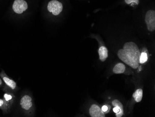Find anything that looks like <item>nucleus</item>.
<instances>
[{
    "label": "nucleus",
    "instance_id": "16",
    "mask_svg": "<svg viewBox=\"0 0 155 117\" xmlns=\"http://www.w3.org/2000/svg\"><path fill=\"white\" fill-rule=\"evenodd\" d=\"M110 106L109 105H104L102 106L101 109L103 112H104V114H107L109 112L110 110Z\"/></svg>",
    "mask_w": 155,
    "mask_h": 117
},
{
    "label": "nucleus",
    "instance_id": "14",
    "mask_svg": "<svg viewBox=\"0 0 155 117\" xmlns=\"http://www.w3.org/2000/svg\"><path fill=\"white\" fill-rule=\"evenodd\" d=\"M148 60V56L146 52H143L140 54V59H139V63H145Z\"/></svg>",
    "mask_w": 155,
    "mask_h": 117
},
{
    "label": "nucleus",
    "instance_id": "8",
    "mask_svg": "<svg viewBox=\"0 0 155 117\" xmlns=\"http://www.w3.org/2000/svg\"><path fill=\"white\" fill-rule=\"evenodd\" d=\"M112 104L115 106L113 111L116 113V116L117 117H122L124 114V108L122 104L119 100L115 99L112 101Z\"/></svg>",
    "mask_w": 155,
    "mask_h": 117
},
{
    "label": "nucleus",
    "instance_id": "9",
    "mask_svg": "<svg viewBox=\"0 0 155 117\" xmlns=\"http://www.w3.org/2000/svg\"><path fill=\"white\" fill-rule=\"evenodd\" d=\"M12 105L9 104L4 98H0V109L2 110L4 114H7L10 111Z\"/></svg>",
    "mask_w": 155,
    "mask_h": 117
},
{
    "label": "nucleus",
    "instance_id": "2",
    "mask_svg": "<svg viewBox=\"0 0 155 117\" xmlns=\"http://www.w3.org/2000/svg\"><path fill=\"white\" fill-rule=\"evenodd\" d=\"M20 105L23 112L27 116H31L35 112V104L31 95L25 94L21 97Z\"/></svg>",
    "mask_w": 155,
    "mask_h": 117
},
{
    "label": "nucleus",
    "instance_id": "13",
    "mask_svg": "<svg viewBox=\"0 0 155 117\" xmlns=\"http://www.w3.org/2000/svg\"><path fill=\"white\" fill-rule=\"evenodd\" d=\"M143 90L141 89H138L133 94V97L137 102H139L141 101L143 98Z\"/></svg>",
    "mask_w": 155,
    "mask_h": 117
},
{
    "label": "nucleus",
    "instance_id": "6",
    "mask_svg": "<svg viewBox=\"0 0 155 117\" xmlns=\"http://www.w3.org/2000/svg\"><path fill=\"white\" fill-rule=\"evenodd\" d=\"M28 8V5L25 0H15L12 9L17 14H21Z\"/></svg>",
    "mask_w": 155,
    "mask_h": 117
},
{
    "label": "nucleus",
    "instance_id": "5",
    "mask_svg": "<svg viewBox=\"0 0 155 117\" xmlns=\"http://www.w3.org/2000/svg\"><path fill=\"white\" fill-rule=\"evenodd\" d=\"M145 21L147 29L150 31H153L155 29V11L150 10L147 11L145 17Z\"/></svg>",
    "mask_w": 155,
    "mask_h": 117
},
{
    "label": "nucleus",
    "instance_id": "17",
    "mask_svg": "<svg viewBox=\"0 0 155 117\" xmlns=\"http://www.w3.org/2000/svg\"><path fill=\"white\" fill-rule=\"evenodd\" d=\"M3 81H2V79L1 78H0V87H1L2 86H3Z\"/></svg>",
    "mask_w": 155,
    "mask_h": 117
},
{
    "label": "nucleus",
    "instance_id": "12",
    "mask_svg": "<svg viewBox=\"0 0 155 117\" xmlns=\"http://www.w3.org/2000/svg\"><path fill=\"white\" fill-rule=\"evenodd\" d=\"M125 71V66L123 63H118L117 64L113 69V72L115 74L123 73Z\"/></svg>",
    "mask_w": 155,
    "mask_h": 117
},
{
    "label": "nucleus",
    "instance_id": "4",
    "mask_svg": "<svg viewBox=\"0 0 155 117\" xmlns=\"http://www.w3.org/2000/svg\"><path fill=\"white\" fill-rule=\"evenodd\" d=\"M48 9L49 12L52 13L54 15H58L62 11L63 5L57 0H52L48 4Z\"/></svg>",
    "mask_w": 155,
    "mask_h": 117
},
{
    "label": "nucleus",
    "instance_id": "7",
    "mask_svg": "<svg viewBox=\"0 0 155 117\" xmlns=\"http://www.w3.org/2000/svg\"><path fill=\"white\" fill-rule=\"evenodd\" d=\"M89 113L91 117H104L105 114L102 109L96 105H93L89 109Z\"/></svg>",
    "mask_w": 155,
    "mask_h": 117
},
{
    "label": "nucleus",
    "instance_id": "15",
    "mask_svg": "<svg viewBox=\"0 0 155 117\" xmlns=\"http://www.w3.org/2000/svg\"><path fill=\"white\" fill-rule=\"evenodd\" d=\"M125 3L131 6L137 5L139 4V0H124Z\"/></svg>",
    "mask_w": 155,
    "mask_h": 117
},
{
    "label": "nucleus",
    "instance_id": "3",
    "mask_svg": "<svg viewBox=\"0 0 155 117\" xmlns=\"http://www.w3.org/2000/svg\"><path fill=\"white\" fill-rule=\"evenodd\" d=\"M0 77L4 82L3 90L5 92L10 91L13 93L17 90V86L16 82L10 78L3 71H2L1 73H0Z\"/></svg>",
    "mask_w": 155,
    "mask_h": 117
},
{
    "label": "nucleus",
    "instance_id": "10",
    "mask_svg": "<svg viewBox=\"0 0 155 117\" xmlns=\"http://www.w3.org/2000/svg\"><path fill=\"white\" fill-rule=\"evenodd\" d=\"M98 54L100 59L102 62H104L108 57V51L107 49L104 46H101L98 50Z\"/></svg>",
    "mask_w": 155,
    "mask_h": 117
},
{
    "label": "nucleus",
    "instance_id": "11",
    "mask_svg": "<svg viewBox=\"0 0 155 117\" xmlns=\"http://www.w3.org/2000/svg\"><path fill=\"white\" fill-rule=\"evenodd\" d=\"M3 98L7 102H8L9 104L13 105V103L15 99V96L13 92L10 91H6L3 95Z\"/></svg>",
    "mask_w": 155,
    "mask_h": 117
},
{
    "label": "nucleus",
    "instance_id": "1",
    "mask_svg": "<svg viewBox=\"0 0 155 117\" xmlns=\"http://www.w3.org/2000/svg\"><path fill=\"white\" fill-rule=\"evenodd\" d=\"M140 53L139 48L135 43L129 42L124 45L123 48L117 52L118 58L133 69L139 66Z\"/></svg>",
    "mask_w": 155,
    "mask_h": 117
}]
</instances>
